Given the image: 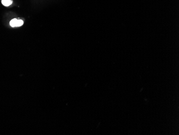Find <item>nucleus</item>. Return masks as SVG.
<instances>
[{
	"label": "nucleus",
	"instance_id": "nucleus-1",
	"mask_svg": "<svg viewBox=\"0 0 179 135\" xmlns=\"http://www.w3.org/2000/svg\"><path fill=\"white\" fill-rule=\"evenodd\" d=\"M23 21L21 19H17L16 18L12 19L10 22V25L12 27H21L23 24Z\"/></svg>",
	"mask_w": 179,
	"mask_h": 135
},
{
	"label": "nucleus",
	"instance_id": "nucleus-2",
	"mask_svg": "<svg viewBox=\"0 0 179 135\" xmlns=\"http://www.w3.org/2000/svg\"><path fill=\"white\" fill-rule=\"evenodd\" d=\"M2 3L3 6L9 7L12 3V0H2Z\"/></svg>",
	"mask_w": 179,
	"mask_h": 135
}]
</instances>
